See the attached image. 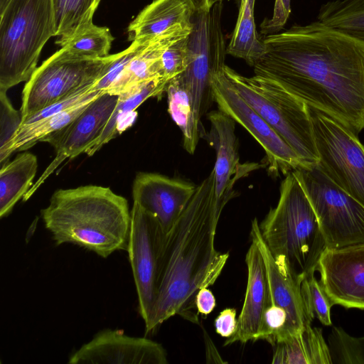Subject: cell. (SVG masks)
<instances>
[{
  "label": "cell",
  "mask_w": 364,
  "mask_h": 364,
  "mask_svg": "<svg viewBox=\"0 0 364 364\" xmlns=\"http://www.w3.org/2000/svg\"><path fill=\"white\" fill-rule=\"evenodd\" d=\"M166 92L168 112L183 133L185 150L193 154L205 131L196 119L192 92L181 74L168 82Z\"/></svg>",
  "instance_id": "obj_24"
},
{
  "label": "cell",
  "mask_w": 364,
  "mask_h": 364,
  "mask_svg": "<svg viewBox=\"0 0 364 364\" xmlns=\"http://www.w3.org/2000/svg\"><path fill=\"white\" fill-rule=\"evenodd\" d=\"M196 305L198 313L207 316L215 306V298L207 287L202 288L197 293Z\"/></svg>",
  "instance_id": "obj_36"
},
{
  "label": "cell",
  "mask_w": 364,
  "mask_h": 364,
  "mask_svg": "<svg viewBox=\"0 0 364 364\" xmlns=\"http://www.w3.org/2000/svg\"><path fill=\"white\" fill-rule=\"evenodd\" d=\"M113 40L107 27L93 23L65 41L60 47L84 57L103 58L109 55Z\"/></svg>",
  "instance_id": "obj_28"
},
{
  "label": "cell",
  "mask_w": 364,
  "mask_h": 364,
  "mask_svg": "<svg viewBox=\"0 0 364 364\" xmlns=\"http://www.w3.org/2000/svg\"><path fill=\"white\" fill-rule=\"evenodd\" d=\"M316 213L326 248L364 242V206L318 166L293 171Z\"/></svg>",
  "instance_id": "obj_8"
},
{
  "label": "cell",
  "mask_w": 364,
  "mask_h": 364,
  "mask_svg": "<svg viewBox=\"0 0 364 364\" xmlns=\"http://www.w3.org/2000/svg\"><path fill=\"white\" fill-rule=\"evenodd\" d=\"M262 237L279 263L301 282L317 269L326 244L310 200L292 171L280 186L277 205L259 224Z\"/></svg>",
  "instance_id": "obj_4"
},
{
  "label": "cell",
  "mask_w": 364,
  "mask_h": 364,
  "mask_svg": "<svg viewBox=\"0 0 364 364\" xmlns=\"http://www.w3.org/2000/svg\"><path fill=\"white\" fill-rule=\"evenodd\" d=\"M189 3L195 12L203 11L210 9L218 0H185Z\"/></svg>",
  "instance_id": "obj_38"
},
{
  "label": "cell",
  "mask_w": 364,
  "mask_h": 364,
  "mask_svg": "<svg viewBox=\"0 0 364 364\" xmlns=\"http://www.w3.org/2000/svg\"><path fill=\"white\" fill-rule=\"evenodd\" d=\"M188 36L170 45L161 57V73L167 85L171 80L183 73L186 68Z\"/></svg>",
  "instance_id": "obj_31"
},
{
  "label": "cell",
  "mask_w": 364,
  "mask_h": 364,
  "mask_svg": "<svg viewBox=\"0 0 364 364\" xmlns=\"http://www.w3.org/2000/svg\"><path fill=\"white\" fill-rule=\"evenodd\" d=\"M55 34L53 0H0V91L29 80Z\"/></svg>",
  "instance_id": "obj_5"
},
{
  "label": "cell",
  "mask_w": 364,
  "mask_h": 364,
  "mask_svg": "<svg viewBox=\"0 0 364 364\" xmlns=\"http://www.w3.org/2000/svg\"><path fill=\"white\" fill-rule=\"evenodd\" d=\"M193 183L154 173H139L132 186L133 201L153 214L167 235L195 193Z\"/></svg>",
  "instance_id": "obj_16"
},
{
  "label": "cell",
  "mask_w": 364,
  "mask_h": 364,
  "mask_svg": "<svg viewBox=\"0 0 364 364\" xmlns=\"http://www.w3.org/2000/svg\"><path fill=\"white\" fill-rule=\"evenodd\" d=\"M273 347V364H332L321 329L311 323Z\"/></svg>",
  "instance_id": "obj_22"
},
{
  "label": "cell",
  "mask_w": 364,
  "mask_h": 364,
  "mask_svg": "<svg viewBox=\"0 0 364 364\" xmlns=\"http://www.w3.org/2000/svg\"><path fill=\"white\" fill-rule=\"evenodd\" d=\"M110 55L91 58L61 48L35 70L22 92V122L33 114L94 85L107 67Z\"/></svg>",
  "instance_id": "obj_7"
},
{
  "label": "cell",
  "mask_w": 364,
  "mask_h": 364,
  "mask_svg": "<svg viewBox=\"0 0 364 364\" xmlns=\"http://www.w3.org/2000/svg\"><path fill=\"white\" fill-rule=\"evenodd\" d=\"M287 321V314L284 309L276 305L270 299L262 316L257 340H265L272 346L283 332Z\"/></svg>",
  "instance_id": "obj_32"
},
{
  "label": "cell",
  "mask_w": 364,
  "mask_h": 364,
  "mask_svg": "<svg viewBox=\"0 0 364 364\" xmlns=\"http://www.w3.org/2000/svg\"><path fill=\"white\" fill-rule=\"evenodd\" d=\"M318 166L364 206V146L357 134L331 117L309 107Z\"/></svg>",
  "instance_id": "obj_10"
},
{
  "label": "cell",
  "mask_w": 364,
  "mask_h": 364,
  "mask_svg": "<svg viewBox=\"0 0 364 364\" xmlns=\"http://www.w3.org/2000/svg\"><path fill=\"white\" fill-rule=\"evenodd\" d=\"M167 85L163 80L157 79L118 95L117 103L102 134L85 153L92 156L104 145L127 130L135 122L137 117L136 109L139 105L150 97H161Z\"/></svg>",
  "instance_id": "obj_21"
},
{
  "label": "cell",
  "mask_w": 364,
  "mask_h": 364,
  "mask_svg": "<svg viewBox=\"0 0 364 364\" xmlns=\"http://www.w3.org/2000/svg\"><path fill=\"white\" fill-rule=\"evenodd\" d=\"M223 72L243 99L294 151L304 167L317 165L318 156L309 106L272 80L245 77L228 65Z\"/></svg>",
  "instance_id": "obj_6"
},
{
  "label": "cell",
  "mask_w": 364,
  "mask_h": 364,
  "mask_svg": "<svg viewBox=\"0 0 364 364\" xmlns=\"http://www.w3.org/2000/svg\"><path fill=\"white\" fill-rule=\"evenodd\" d=\"M317 21L364 42V0H331L318 9Z\"/></svg>",
  "instance_id": "obj_27"
},
{
  "label": "cell",
  "mask_w": 364,
  "mask_h": 364,
  "mask_svg": "<svg viewBox=\"0 0 364 364\" xmlns=\"http://www.w3.org/2000/svg\"><path fill=\"white\" fill-rule=\"evenodd\" d=\"M195 11L185 0H154L129 23L128 39L134 41L161 35L191 24Z\"/></svg>",
  "instance_id": "obj_20"
},
{
  "label": "cell",
  "mask_w": 364,
  "mask_h": 364,
  "mask_svg": "<svg viewBox=\"0 0 364 364\" xmlns=\"http://www.w3.org/2000/svg\"><path fill=\"white\" fill-rule=\"evenodd\" d=\"M255 75L336 119L364 129V42L318 21L263 38Z\"/></svg>",
  "instance_id": "obj_1"
},
{
  "label": "cell",
  "mask_w": 364,
  "mask_h": 364,
  "mask_svg": "<svg viewBox=\"0 0 364 364\" xmlns=\"http://www.w3.org/2000/svg\"><path fill=\"white\" fill-rule=\"evenodd\" d=\"M316 270L333 306L364 309V242L326 248Z\"/></svg>",
  "instance_id": "obj_14"
},
{
  "label": "cell",
  "mask_w": 364,
  "mask_h": 364,
  "mask_svg": "<svg viewBox=\"0 0 364 364\" xmlns=\"http://www.w3.org/2000/svg\"><path fill=\"white\" fill-rule=\"evenodd\" d=\"M41 213L56 245L73 244L103 258L127 250L131 211L127 200L108 187L57 190Z\"/></svg>",
  "instance_id": "obj_3"
},
{
  "label": "cell",
  "mask_w": 364,
  "mask_h": 364,
  "mask_svg": "<svg viewBox=\"0 0 364 364\" xmlns=\"http://www.w3.org/2000/svg\"><path fill=\"white\" fill-rule=\"evenodd\" d=\"M223 8V0H218L210 9L195 12L187 38V66L181 75L192 92L195 114L200 124L214 101L212 78L225 65Z\"/></svg>",
  "instance_id": "obj_9"
},
{
  "label": "cell",
  "mask_w": 364,
  "mask_h": 364,
  "mask_svg": "<svg viewBox=\"0 0 364 364\" xmlns=\"http://www.w3.org/2000/svg\"><path fill=\"white\" fill-rule=\"evenodd\" d=\"M216 332L222 337L232 336L237 328L236 310L228 308L222 311L214 321Z\"/></svg>",
  "instance_id": "obj_35"
},
{
  "label": "cell",
  "mask_w": 364,
  "mask_h": 364,
  "mask_svg": "<svg viewBox=\"0 0 364 364\" xmlns=\"http://www.w3.org/2000/svg\"><path fill=\"white\" fill-rule=\"evenodd\" d=\"M55 18V43L68 39L93 24L92 18L101 0H53Z\"/></svg>",
  "instance_id": "obj_26"
},
{
  "label": "cell",
  "mask_w": 364,
  "mask_h": 364,
  "mask_svg": "<svg viewBox=\"0 0 364 364\" xmlns=\"http://www.w3.org/2000/svg\"><path fill=\"white\" fill-rule=\"evenodd\" d=\"M223 207L215 195L211 171L198 186L176 223L166 235L161 257L156 299L146 333H153L176 314L198 323V291L213 285L229 257L215 248L217 225Z\"/></svg>",
  "instance_id": "obj_2"
},
{
  "label": "cell",
  "mask_w": 364,
  "mask_h": 364,
  "mask_svg": "<svg viewBox=\"0 0 364 364\" xmlns=\"http://www.w3.org/2000/svg\"><path fill=\"white\" fill-rule=\"evenodd\" d=\"M223 68L212 78L214 101L220 110L242 125L262 146L268 172L274 176L279 173L286 176L304 167L294 151L237 92L225 75Z\"/></svg>",
  "instance_id": "obj_12"
},
{
  "label": "cell",
  "mask_w": 364,
  "mask_h": 364,
  "mask_svg": "<svg viewBox=\"0 0 364 364\" xmlns=\"http://www.w3.org/2000/svg\"><path fill=\"white\" fill-rule=\"evenodd\" d=\"M166 237L156 218L134 202L127 252L138 296L139 311L144 323L148 321L156 299Z\"/></svg>",
  "instance_id": "obj_11"
},
{
  "label": "cell",
  "mask_w": 364,
  "mask_h": 364,
  "mask_svg": "<svg viewBox=\"0 0 364 364\" xmlns=\"http://www.w3.org/2000/svg\"><path fill=\"white\" fill-rule=\"evenodd\" d=\"M118 95L103 93L63 129L43 138L55 150V157L23 196L26 201L47 178L67 159L85 153L102 134L118 101Z\"/></svg>",
  "instance_id": "obj_13"
},
{
  "label": "cell",
  "mask_w": 364,
  "mask_h": 364,
  "mask_svg": "<svg viewBox=\"0 0 364 364\" xmlns=\"http://www.w3.org/2000/svg\"><path fill=\"white\" fill-rule=\"evenodd\" d=\"M203 334L206 350V363H225L224 360H222V358L218 353L215 345L213 344L211 339L208 336V334L207 335V333L205 332V330H203Z\"/></svg>",
  "instance_id": "obj_37"
},
{
  "label": "cell",
  "mask_w": 364,
  "mask_h": 364,
  "mask_svg": "<svg viewBox=\"0 0 364 364\" xmlns=\"http://www.w3.org/2000/svg\"><path fill=\"white\" fill-rule=\"evenodd\" d=\"M301 294L306 314L312 321L316 317L322 324L331 326V309L333 305L314 274L306 277L301 284Z\"/></svg>",
  "instance_id": "obj_30"
},
{
  "label": "cell",
  "mask_w": 364,
  "mask_h": 364,
  "mask_svg": "<svg viewBox=\"0 0 364 364\" xmlns=\"http://www.w3.org/2000/svg\"><path fill=\"white\" fill-rule=\"evenodd\" d=\"M328 346L333 363L363 364L364 337L350 336L341 327H333Z\"/></svg>",
  "instance_id": "obj_29"
},
{
  "label": "cell",
  "mask_w": 364,
  "mask_h": 364,
  "mask_svg": "<svg viewBox=\"0 0 364 364\" xmlns=\"http://www.w3.org/2000/svg\"><path fill=\"white\" fill-rule=\"evenodd\" d=\"M255 1L239 0L237 19L226 49L227 54L243 59L252 67L265 50L263 38L259 36L255 24Z\"/></svg>",
  "instance_id": "obj_25"
},
{
  "label": "cell",
  "mask_w": 364,
  "mask_h": 364,
  "mask_svg": "<svg viewBox=\"0 0 364 364\" xmlns=\"http://www.w3.org/2000/svg\"><path fill=\"white\" fill-rule=\"evenodd\" d=\"M70 364H167L161 344L144 337L126 335L121 330L105 329L75 351Z\"/></svg>",
  "instance_id": "obj_15"
},
{
  "label": "cell",
  "mask_w": 364,
  "mask_h": 364,
  "mask_svg": "<svg viewBox=\"0 0 364 364\" xmlns=\"http://www.w3.org/2000/svg\"><path fill=\"white\" fill-rule=\"evenodd\" d=\"M251 240L257 245L264 261L272 301L285 310L287 321L274 345L299 332L306 324L311 323L304 306L301 284L289 268L274 258L264 241L255 218L252 222Z\"/></svg>",
  "instance_id": "obj_17"
},
{
  "label": "cell",
  "mask_w": 364,
  "mask_h": 364,
  "mask_svg": "<svg viewBox=\"0 0 364 364\" xmlns=\"http://www.w3.org/2000/svg\"><path fill=\"white\" fill-rule=\"evenodd\" d=\"M38 168L36 156L28 151L1 166L0 217L7 216L33 185Z\"/></svg>",
  "instance_id": "obj_23"
},
{
  "label": "cell",
  "mask_w": 364,
  "mask_h": 364,
  "mask_svg": "<svg viewBox=\"0 0 364 364\" xmlns=\"http://www.w3.org/2000/svg\"><path fill=\"white\" fill-rule=\"evenodd\" d=\"M210 124L208 132L201 136L208 140L215 151V195L220 205L225 207L235 196L232 190L236 181L250 171L257 168V164H240L238 140L235 134V121L221 110L208 114Z\"/></svg>",
  "instance_id": "obj_18"
},
{
  "label": "cell",
  "mask_w": 364,
  "mask_h": 364,
  "mask_svg": "<svg viewBox=\"0 0 364 364\" xmlns=\"http://www.w3.org/2000/svg\"><path fill=\"white\" fill-rule=\"evenodd\" d=\"M245 257L247 283L244 304L237 318L235 333L228 338L224 346L235 342L255 341L264 310L270 299V289L266 265L255 242L251 240Z\"/></svg>",
  "instance_id": "obj_19"
},
{
  "label": "cell",
  "mask_w": 364,
  "mask_h": 364,
  "mask_svg": "<svg viewBox=\"0 0 364 364\" xmlns=\"http://www.w3.org/2000/svg\"><path fill=\"white\" fill-rule=\"evenodd\" d=\"M291 13V0H275L271 18L260 24V33L265 36L277 33L286 24Z\"/></svg>",
  "instance_id": "obj_34"
},
{
  "label": "cell",
  "mask_w": 364,
  "mask_h": 364,
  "mask_svg": "<svg viewBox=\"0 0 364 364\" xmlns=\"http://www.w3.org/2000/svg\"><path fill=\"white\" fill-rule=\"evenodd\" d=\"M0 154H2L22 122L21 112L14 108L5 91H0Z\"/></svg>",
  "instance_id": "obj_33"
}]
</instances>
